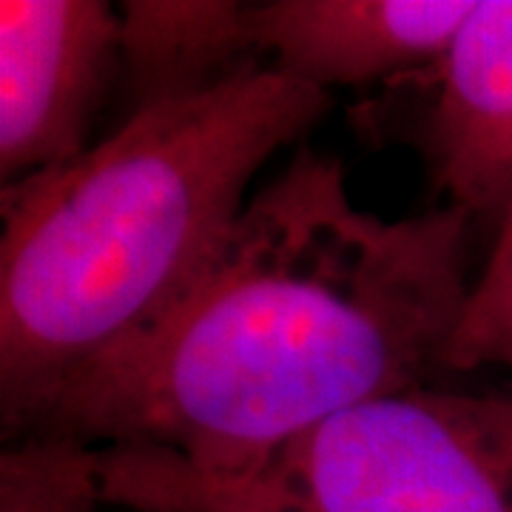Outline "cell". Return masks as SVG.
Wrapping results in <instances>:
<instances>
[{"label":"cell","mask_w":512,"mask_h":512,"mask_svg":"<svg viewBox=\"0 0 512 512\" xmlns=\"http://www.w3.org/2000/svg\"><path fill=\"white\" fill-rule=\"evenodd\" d=\"M473 234L447 205L365 211L339 157L296 148L197 282L6 441L234 476L359 404L456 379L444 356L476 276Z\"/></svg>","instance_id":"obj_1"},{"label":"cell","mask_w":512,"mask_h":512,"mask_svg":"<svg viewBox=\"0 0 512 512\" xmlns=\"http://www.w3.org/2000/svg\"><path fill=\"white\" fill-rule=\"evenodd\" d=\"M333 106L271 63L143 111L0 188V430L160 319L211 265L262 168Z\"/></svg>","instance_id":"obj_2"},{"label":"cell","mask_w":512,"mask_h":512,"mask_svg":"<svg viewBox=\"0 0 512 512\" xmlns=\"http://www.w3.org/2000/svg\"><path fill=\"white\" fill-rule=\"evenodd\" d=\"M120 512H512V390L421 384L359 404L234 476L94 450Z\"/></svg>","instance_id":"obj_3"},{"label":"cell","mask_w":512,"mask_h":512,"mask_svg":"<svg viewBox=\"0 0 512 512\" xmlns=\"http://www.w3.org/2000/svg\"><path fill=\"white\" fill-rule=\"evenodd\" d=\"M120 9L103 0L0 3V188L77 160L117 100Z\"/></svg>","instance_id":"obj_4"},{"label":"cell","mask_w":512,"mask_h":512,"mask_svg":"<svg viewBox=\"0 0 512 512\" xmlns=\"http://www.w3.org/2000/svg\"><path fill=\"white\" fill-rule=\"evenodd\" d=\"M390 92L407 106L390 128L444 205L493 231L512 205V0L476 3L439 63Z\"/></svg>","instance_id":"obj_5"},{"label":"cell","mask_w":512,"mask_h":512,"mask_svg":"<svg viewBox=\"0 0 512 512\" xmlns=\"http://www.w3.org/2000/svg\"><path fill=\"white\" fill-rule=\"evenodd\" d=\"M473 0H265L254 32L276 72L330 94L404 86L427 74L473 12Z\"/></svg>","instance_id":"obj_6"},{"label":"cell","mask_w":512,"mask_h":512,"mask_svg":"<svg viewBox=\"0 0 512 512\" xmlns=\"http://www.w3.org/2000/svg\"><path fill=\"white\" fill-rule=\"evenodd\" d=\"M117 9L120 123L214 92L268 63L254 32V3L126 0Z\"/></svg>","instance_id":"obj_7"},{"label":"cell","mask_w":512,"mask_h":512,"mask_svg":"<svg viewBox=\"0 0 512 512\" xmlns=\"http://www.w3.org/2000/svg\"><path fill=\"white\" fill-rule=\"evenodd\" d=\"M94 450L66 439L6 441L0 512H106Z\"/></svg>","instance_id":"obj_8"},{"label":"cell","mask_w":512,"mask_h":512,"mask_svg":"<svg viewBox=\"0 0 512 512\" xmlns=\"http://www.w3.org/2000/svg\"><path fill=\"white\" fill-rule=\"evenodd\" d=\"M444 362L453 376L487 367L512 376V205L493 228L490 254L473 276Z\"/></svg>","instance_id":"obj_9"}]
</instances>
